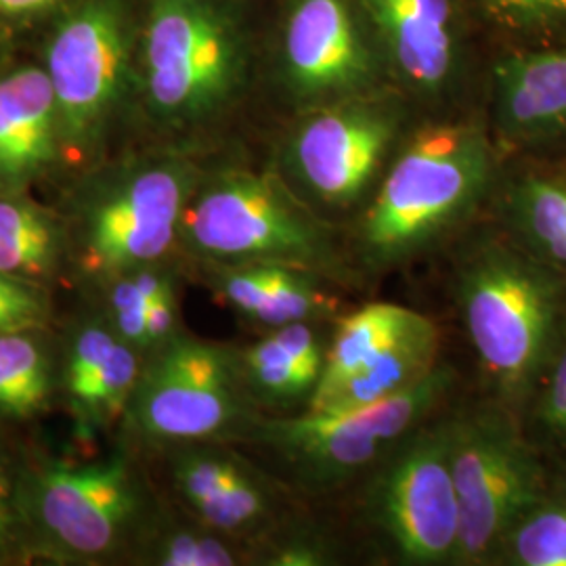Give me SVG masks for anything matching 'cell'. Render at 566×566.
Wrapping results in <instances>:
<instances>
[{"label":"cell","instance_id":"cell-27","mask_svg":"<svg viewBox=\"0 0 566 566\" xmlns=\"http://www.w3.org/2000/svg\"><path fill=\"white\" fill-rule=\"evenodd\" d=\"M521 424L547 464L566 468V329L526 401Z\"/></svg>","mask_w":566,"mask_h":566},{"label":"cell","instance_id":"cell-20","mask_svg":"<svg viewBox=\"0 0 566 566\" xmlns=\"http://www.w3.org/2000/svg\"><path fill=\"white\" fill-rule=\"evenodd\" d=\"M332 324L283 325L259 343L238 348L243 386L263 416H290L308 407L324 374Z\"/></svg>","mask_w":566,"mask_h":566},{"label":"cell","instance_id":"cell-3","mask_svg":"<svg viewBox=\"0 0 566 566\" xmlns=\"http://www.w3.org/2000/svg\"><path fill=\"white\" fill-rule=\"evenodd\" d=\"M179 245L202 264H287L334 285L359 277L348 243L273 172L229 168L200 179L182 214Z\"/></svg>","mask_w":566,"mask_h":566},{"label":"cell","instance_id":"cell-10","mask_svg":"<svg viewBox=\"0 0 566 566\" xmlns=\"http://www.w3.org/2000/svg\"><path fill=\"white\" fill-rule=\"evenodd\" d=\"M449 439L462 521L458 566H491L510 526L542 491L549 464L521 418L483 395L449 411Z\"/></svg>","mask_w":566,"mask_h":566},{"label":"cell","instance_id":"cell-23","mask_svg":"<svg viewBox=\"0 0 566 566\" xmlns=\"http://www.w3.org/2000/svg\"><path fill=\"white\" fill-rule=\"evenodd\" d=\"M63 259V223L23 193H0V271L42 287Z\"/></svg>","mask_w":566,"mask_h":566},{"label":"cell","instance_id":"cell-30","mask_svg":"<svg viewBox=\"0 0 566 566\" xmlns=\"http://www.w3.org/2000/svg\"><path fill=\"white\" fill-rule=\"evenodd\" d=\"M518 46L566 42V0H476Z\"/></svg>","mask_w":566,"mask_h":566},{"label":"cell","instance_id":"cell-13","mask_svg":"<svg viewBox=\"0 0 566 566\" xmlns=\"http://www.w3.org/2000/svg\"><path fill=\"white\" fill-rule=\"evenodd\" d=\"M380 51L359 0H290L282 34L283 78L304 112L371 95Z\"/></svg>","mask_w":566,"mask_h":566},{"label":"cell","instance_id":"cell-31","mask_svg":"<svg viewBox=\"0 0 566 566\" xmlns=\"http://www.w3.org/2000/svg\"><path fill=\"white\" fill-rule=\"evenodd\" d=\"M105 319L122 340L139 350L145 359L147 355L163 348L164 344L181 334L177 290L166 292L151 303L107 313Z\"/></svg>","mask_w":566,"mask_h":566},{"label":"cell","instance_id":"cell-5","mask_svg":"<svg viewBox=\"0 0 566 566\" xmlns=\"http://www.w3.org/2000/svg\"><path fill=\"white\" fill-rule=\"evenodd\" d=\"M202 175L179 154L133 158L99 172L72 203L65 256L82 277L105 283L164 263L179 245L182 214Z\"/></svg>","mask_w":566,"mask_h":566},{"label":"cell","instance_id":"cell-25","mask_svg":"<svg viewBox=\"0 0 566 566\" xmlns=\"http://www.w3.org/2000/svg\"><path fill=\"white\" fill-rule=\"evenodd\" d=\"M57 374L39 329L0 334V418L28 420L41 413Z\"/></svg>","mask_w":566,"mask_h":566},{"label":"cell","instance_id":"cell-17","mask_svg":"<svg viewBox=\"0 0 566 566\" xmlns=\"http://www.w3.org/2000/svg\"><path fill=\"white\" fill-rule=\"evenodd\" d=\"M385 61L418 95L434 97L455 70L451 0H359Z\"/></svg>","mask_w":566,"mask_h":566},{"label":"cell","instance_id":"cell-33","mask_svg":"<svg viewBox=\"0 0 566 566\" xmlns=\"http://www.w3.org/2000/svg\"><path fill=\"white\" fill-rule=\"evenodd\" d=\"M49 319V303L41 285L0 271V334L41 329Z\"/></svg>","mask_w":566,"mask_h":566},{"label":"cell","instance_id":"cell-32","mask_svg":"<svg viewBox=\"0 0 566 566\" xmlns=\"http://www.w3.org/2000/svg\"><path fill=\"white\" fill-rule=\"evenodd\" d=\"M32 554L21 497V464L0 449V563Z\"/></svg>","mask_w":566,"mask_h":566},{"label":"cell","instance_id":"cell-29","mask_svg":"<svg viewBox=\"0 0 566 566\" xmlns=\"http://www.w3.org/2000/svg\"><path fill=\"white\" fill-rule=\"evenodd\" d=\"M344 556V544L336 533L290 512L252 546L254 565L334 566L343 565Z\"/></svg>","mask_w":566,"mask_h":566},{"label":"cell","instance_id":"cell-19","mask_svg":"<svg viewBox=\"0 0 566 566\" xmlns=\"http://www.w3.org/2000/svg\"><path fill=\"white\" fill-rule=\"evenodd\" d=\"M61 156L60 120L46 70L0 76V193H23Z\"/></svg>","mask_w":566,"mask_h":566},{"label":"cell","instance_id":"cell-1","mask_svg":"<svg viewBox=\"0 0 566 566\" xmlns=\"http://www.w3.org/2000/svg\"><path fill=\"white\" fill-rule=\"evenodd\" d=\"M500 145L481 122H441L397 149L346 240L359 275H382L455 240L489 206Z\"/></svg>","mask_w":566,"mask_h":566},{"label":"cell","instance_id":"cell-26","mask_svg":"<svg viewBox=\"0 0 566 566\" xmlns=\"http://www.w3.org/2000/svg\"><path fill=\"white\" fill-rule=\"evenodd\" d=\"M139 558L156 566H235L252 563V547L189 514L187 521H154L145 531Z\"/></svg>","mask_w":566,"mask_h":566},{"label":"cell","instance_id":"cell-18","mask_svg":"<svg viewBox=\"0 0 566 566\" xmlns=\"http://www.w3.org/2000/svg\"><path fill=\"white\" fill-rule=\"evenodd\" d=\"M212 292L266 332L298 322H334L343 311L327 280L277 263L203 264ZM334 285V283H332Z\"/></svg>","mask_w":566,"mask_h":566},{"label":"cell","instance_id":"cell-8","mask_svg":"<svg viewBox=\"0 0 566 566\" xmlns=\"http://www.w3.org/2000/svg\"><path fill=\"white\" fill-rule=\"evenodd\" d=\"M449 446V413H437L365 474L361 518L386 560L460 565L462 521Z\"/></svg>","mask_w":566,"mask_h":566},{"label":"cell","instance_id":"cell-24","mask_svg":"<svg viewBox=\"0 0 566 566\" xmlns=\"http://www.w3.org/2000/svg\"><path fill=\"white\" fill-rule=\"evenodd\" d=\"M491 566H566V468L549 465L542 491L510 526Z\"/></svg>","mask_w":566,"mask_h":566},{"label":"cell","instance_id":"cell-34","mask_svg":"<svg viewBox=\"0 0 566 566\" xmlns=\"http://www.w3.org/2000/svg\"><path fill=\"white\" fill-rule=\"evenodd\" d=\"M60 0H0V18H23L44 11Z\"/></svg>","mask_w":566,"mask_h":566},{"label":"cell","instance_id":"cell-14","mask_svg":"<svg viewBox=\"0 0 566 566\" xmlns=\"http://www.w3.org/2000/svg\"><path fill=\"white\" fill-rule=\"evenodd\" d=\"M168 458L187 514L250 547L287 514L282 483L227 443L175 446Z\"/></svg>","mask_w":566,"mask_h":566},{"label":"cell","instance_id":"cell-15","mask_svg":"<svg viewBox=\"0 0 566 566\" xmlns=\"http://www.w3.org/2000/svg\"><path fill=\"white\" fill-rule=\"evenodd\" d=\"M491 126L512 156H566V42L516 46L495 63Z\"/></svg>","mask_w":566,"mask_h":566},{"label":"cell","instance_id":"cell-16","mask_svg":"<svg viewBox=\"0 0 566 566\" xmlns=\"http://www.w3.org/2000/svg\"><path fill=\"white\" fill-rule=\"evenodd\" d=\"M489 206L491 223L566 280V156H514Z\"/></svg>","mask_w":566,"mask_h":566},{"label":"cell","instance_id":"cell-9","mask_svg":"<svg viewBox=\"0 0 566 566\" xmlns=\"http://www.w3.org/2000/svg\"><path fill=\"white\" fill-rule=\"evenodd\" d=\"M263 413L243 386L238 348L181 332L143 359L124 420L149 443L243 441Z\"/></svg>","mask_w":566,"mask_h":566},{"label":"cell","instance_id":"cell-28","mask_svg":"<svg viewBox=\"0 0 566 566\" xmlns=\"http://www.w3.org/2000/svg\"><path fill=\"white\" fill-rule=\"evenodd\" d=\"M142 367V353L120 338L81 392L67 401L82 424L103 426L124 416Z\"/></svg>","mask_w":566,"mask_h":566},{"label":"cell","instance_id":"cell-12","mask_svg":"<svg viewBox=\"0 0 566 566\" xmlns=\"http://www.w3.org/2000/svg\"><path fill=\"white\" fill-rule=\"evenodd\" d=\"M401 128V109L371 95L308 109L290 135L287 170L315 210H353L376 191Z\"/></svg>","mask_w":566,"mask_h":566},{"label":"cell","instance_id":"cell-22","mask_svg":"<svg viewBox=\"0 0 566 566\" xmlns=\"http://www.w3.org/2000/svg\"><path fill=\"white\" fill-rule=\"evenodd\" d=\"M439 355L441 332L430 317H426L422 324L405 334L399 343L392 344L355 376H350L322 403L308 409H357L386 401L422 382L441 364Z\"/></svg>","mask_w":566,"mask_h":566},{"label":"cell","instance_id":"cell-7","mask_svg":"<svg viewBox=\"0 0 566 566\" xmlns=\"http://www.w3.org/2000/svg\"><path fill=\"white\" fill-rule=\"evenodd\" d=\"M21 497L32 554L97 565L142 542L156 521L139 472L124 453L70 464H21Z\"/></svg>","mask_w":566,"mask_h":566},{"label":"cell","instance_id":"cell-21","mask_svg":"<svg viewBox=\"0 0 566 566\" xmlns=\"http://www.w3.org/2000/svg\"><path fill=\"white\" fill-rule=\"evenodd\" d=\"M426 317L424 313L397 303H367L355 311L340 313L332 324L324 374L308 407L322 403L350 376L422 324Z\"/></svg>","mask_w":566,"mask_h":566},{"label":"cell","instance_id":"cell-6","mask_svg":"<svg viewBox=\"0 0 566 566\" xmlns=\"http://www.w3.org/2000/svg\"><path fill=\"white\" fill-rule=\"evenodd\" d=\"M455 380V369L441 361L422 382L380 403L261 416L243 441L261 447L287 485L324 495L364 479L407 434L441 413Z\"/></svg>","mask_w":566,"mask_h":566},{"label":"cell","instance_id":"cell-4","mask_svg":"<svg viewBox=\"0 0 566 566\" xmlns=\"http://www.w3.org/2000/svg\"><path fill=\"white\" fill-rule=\"evenodd\" d=\"M139 51L143 103L166 130L219 120L245 84L248 39L229 0H151Z\"/></svg>","mask_w":566,"mask_h":566},{"label":"cell","instance_id":"cell-2","mask_svg":"<svg viewBox=\"0 0 566 566\" xmlns=\"http://www.w3.org/2000/svg\"><path fill=\"white\" fill-rule=\"evenodd\" d=\"M451 292L483 397L523 416L566 329V280L495 223L462 235Z\"/></svg>","mask_w":566,"mask_h":566},{"label":"cell","instance_id":"cell-11","mask_svg":"<svg viewBox=\"0 0 566 566\" xmlns=\"http://www.w3.org/2000/svg\"><path fill=\"white\" fill-rule=\"evenodd\" d=\"M130 18L124 0H82L55 25L46 76L60 120L61 154H95L128 86Z\"/></svg>","mask_w":566,"mask_h":566}]
</instances>
